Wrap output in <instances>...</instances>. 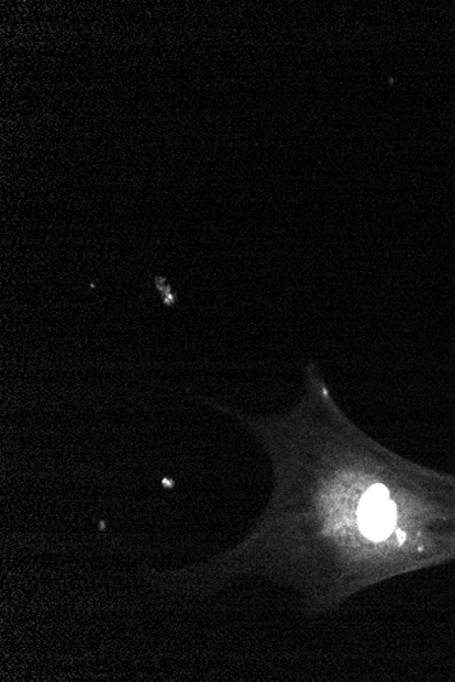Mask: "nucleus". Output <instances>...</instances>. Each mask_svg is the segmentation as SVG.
Listing matches in <instances>:
<instances>
[{
	"label": "nucleus",
	"mask_w": 455,
	"mask_h": 682,
	"mask_svg": "<svg viewBox=\"0 0 455 682\" xmlns=\"http://www.w3.org/2000/svg\"><path fill=\"white\" fill-rule=\"evenodd\" d=\"M228 412L269 454L270 502L235 548L185 570L152 571L164 591L204 596L259 577L298 591L304 615L318 617L434 550L425 530L435 508L414 488L413 471L346 416L314 364L292 411Z\"/></svg>",
	"instance_id": "nucleus-1"
}]
</instances>
